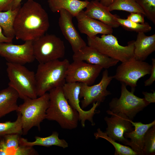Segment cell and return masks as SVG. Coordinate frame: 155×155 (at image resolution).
Listing matches in <instances>:
<instances>
[{
	"instance_id": "obj_34",
	"label": "cell",
	"mask_w": 155,
	"mask_h": 155,
	"mask_svg": "<svg viewBox=\"0 0 155 155\" xmlns=\"http://www.w3.org/2000/svg\"><path fill=\"white\" fill-rule=\"evenodd\" d=\"M14 0H0V11L12 9Z\"/></svg>"
},
{
	"instance_id": "obj_39",
	"label": "cell",
	"mask_w": 155,
	"mask_h": 155,
	"mask_svg": "<svg viewBox=\"0 0 155 155\" xmlns=\"http://www.w3.org/2000/svg\"><path fill=\"white\" fill-rule=\"evenodd\" d=\"M97 0V1H100L101 0Z\"/></svg>"
},
{
	"instance_id": "obj_1",
	"label": "cell",
	"mask_w": 155,
	"mask_h": 155,
	"mask_svg": "<svg viewBox=\"0 0 155 155\" xmlns=\"http://www.w3.org/2000/svg\"><path fill=\"white\" fill-rule=\"evenodd\" d=\"M49 26L48 13L41 5L28 0L17 14L13 29L16 39L33 41L44 34Z\"/></svg>"
},
{
	"instance_id": "obj_8",
	"label": "cell",
	"mask_w": 155,
	"mask_h": 155,
	"mask_svg": "<svg viewBox=\"0 0 155 155\" xmlns=\"http://www.w3.org/2000/svg\"><path fill=\"white\" fill-rule=\"evenodd\" d=\"M121 83L120 96L112 99L109 103V110L114 113L123 114L133 121L137 114L150 103L144 98L135 95L134 92L129 91L124 84Z\"/></svg>"
},
{
	"instance_id": "obj_17",
	"label": "cell",
	"mask_w": 155,
	"mask_h": 155,
	"mask_svg": "<svg viewBox=\"0 0 155 155\" xmlns=\"http://www.w3.org/2000/svg\"><path fill=\"white\" fill-rule=\"evenodd\" d=\"M78 27L80 32L91 37L98 34H112L113 28L101 22L86 16L84 11H80L75 16Z\"/></svg>"
},
{
	"instance_id": "obj_36",
	"label": "cell",
	"mask_w": 155,
	"mask_h": 155,
	"mask_svg": "<svg viewBox=\"0 0 155 155\" xmlns=\"http://www.w3.org/2000/svg\"><path fill=\"white\" fill-rule=\"evenodd\" d=\"M13 39L5 36L2 31V29L0 26V43L2 42H12Z\"/></svg>"
},
{
	"instance_id": "obj_15",
	"label": "cell",
	"mask_w": 155,
	"mask_h": 155,
	"mask_svg": "<svg viewBox=\"0 0 155 155\" xmlns=\"http://www.w3.org/2000/svg\"><path fill=\"white\" fill-rule=\"evenodd\" d=\"M58 24L65 38L71 45L73 51L75 53L87 45L75 27L71 14L65 9L60 11Z\"/></svg>"
},
{
	"instance_id": "obj_10",
	"label": "cell",
	"mask_w": 155,
	"mask_h": 155,
	"mask_svg": "<svg viewBox=\"0 0 155 155\" xmlns=\"http://www.w3.org/2000/svg\"><path fill=\"white\" fill-rule=\"evenodd\" d=\"M113 79V76L109 75L108 70L105 69L98 83L91 86L81 83L79 98H83L81 101V108L83 109L94 102L100 104L103 102L111 94L107 88Z\"/></svg>"
},
{
	"instance_id": "obj_7",
	"label": "cell",
	"mask_w": 155,
	"mask_h": 155,
	"mask_svg": "<svg viewBox=\"0 0 155 155\" xmlns=\"http://www.w3.org/2000/svg\"><path fill=\"white\" fill-rule=\"evenodd\" d=\"M35 59L42 63L63 58L65 48L63 41L53 34H46L33 41Z\"/></svg>"
},
{
	"instance_id": "obj_12",
	"label": "cell",
	"mask_w": 155,
	"mask_h": 155,
	"mask_svg": "<svg viewBox=\"0 0 155 155\" xmlns=\"http://www.w3.org/2000/svg\"><path fill=\"white\" fill-rule=\"evenodd\" d=\"M0 56L7 62L24 65L33 62L35 59L33 41H27L21 44L12 42L0 43Z\"/></svg>"
},
{
	"instance_id": "obj_9",
	"label": "cell",
	"mask_w": 155,
	"mask_h": 155,
	"mask_svg": "<svg viewBox=\"0 0 155 155\" xmlns=\"http://www.w3.org/2000/svg\"><path fill=\"white\" fill-rule=\"evenodd\" d=\"M152 65L135 58L121 62L117 67L113 79L124 84L131 88V91L134 92L139 80L150 73Z\"/></svg>"
},
{
	"instance_id": "obj_35",
	"label": "cell",
	"mask_w": 155,
	"mask_h": 155,
	"mask_svg": "<svg viewBox=\"0 0 155 155\" xmlns=\"http://www.w3.org/2000/svg\"><path fill=\"white\" fill-rule=\"evenodd\" d=\"M142 93L144 96V98L149 103L155 102V91H153L152 92H148L143 91Z\"/></svg>"
},
{
	"instance_id": "obj_32",
	"label": "cell",
	"mask_w": 155,
	"mask_h": 155,
	"mask_svg": "<svg viewBox=\"0 0 155 155\" xmlns=\"http://www.w3.org/2000/svg\"><path fill=\"white\" fill-rule=\"evenodd\" d=\"M144 15L138 13H131L127 19L135 22L143 24L145 23Z\"/></svg>"
},
{
	"instance_id": "obj_14",
	"label": "cell",
	"mask_w": 155,
	"mask_h": 155,
	"mask_svg": "<svg viewBox=\"0 0 155 155\" xmlns=\"http://www.w3.org/2000/svg\"><path fill=\"white\" fill-rule=\"evenodd\" d=\"M107 113L111 115L109 117H105L104 120L107 127L104 132L106 135L115 141L121 142L125 145L128 146L129 140L124 135L125 133L129 132L134 130V128L129 121V119L123 114L114 113L109 110Z\"/></svg>"
},
{
	"instance_id": "obj_26",
	"label": "cell",
	"mask_w": 155,
	"mask_h": 155,
	"mask_svg": "<svg viewBox=\"0 0 155 155\" xmlns=\"http://www.w3.org/2000/svg\"><path fill=\"white\" fill-rule=\"evenodd\" d=\"M107 7L110 11L121 10L130 13H140L145 15L143 10L135 0H113Z\"/></svg>"
},
{
	"instance_id": "obj_29",
	"label": "cell",
	"mask_w": 155,
	"mask_h": 155,
	"mask_svg": "<svg viewBox=\"0 0 155 155\" xmlns=\"http://www.w3.org/2000/svg\"><path fill=\"white\" fill-rule=\"evenodd\" d=\"M119 25L122 26L126 30L137 32L145 33L150 31L152 27L148 23L143 24L137 23L131 21L127 19L116 18Z\"/></svg>"
},
{
	"instance_id": "obj_18",
	"label": "cell",
	"mask_w": 155,
	"mask_h": 155,
	"mask_svg": "<svg viewBox=\"0 0 155 155\" xmlns=\"http://www.w3.org/2000/svg\"><path fill=\"white\" fill-rule=\"evenodd\" d=\"M84 11L85 14L106 24L112 28L119 26L115 15L112 14L108 7L103 5L99 1L93 0L90 2Z\"/></svg>"
},
{
	"instance_id": "obj_2",
	"label": "cell",
	"mask_w": 155,
	"mask_h": 155,
	"mask_svg": "<svg viewBox=\"0 0 155 155\" xmlns=\"http://www.w3.org/2000/svg\"><path fill=\"white\" fill-rule=\"evenodd\" d=\"M49 92V104L46 119L56 121L63 129L76 128L79 121V113L69 103L62 87L53 88Z\"/></svg>"
},
{
	"instance_id": "obj_23",
	"label": "cell",
	"mask_w": 155,
	"mask_h": 155,
	"mask_svg": "<svg viewBox=\"0 0 155 155\" xmlns=\"http://www.w3.org/2000/svg\"><path fill=\"white\" fill-rule=\"evenodd\" d=\"M35 140L33 142L28 141L27 139L20 137V145L33 147L35 146H39L48 147L55 146L63 148L68 147L67 142L64 139H60L59 137V133L56 131H53L50 135L41 137L36 136Z\"/></svg>"
},
{
	"instance_id": "obj_13",
	"label": "cell",
	"mask_w": 155,
	"mask_h": 155,
	"mask_svg": "<svg viewBox=\"0 0 155 155\" xmlns=\"http://www.w3.org/2000/svg\"><path fill=\"white\" fill-rule=\"evenodd\" d=\"M62 87L64 96L69 103L78 112L79 121H80L82 126L85 127L86 120L90 122L92 125H94L95 124L93 120V117L95 114L98 113L96 109L100 104L97 102H94L90 109L84 111L80 104L81 83L66 82Z\"/></svg>"
},
{
	"instance_id": "obj_6",
	"label": "cell",
	"mask_w": 155,
	"mask_h": 155,
	"mask_svg": "<svg viewBox=\"0 0 155 155\" xmlns=\"http://www.w3.org/2000/svg\"><path fill=\"white\" fill-rule=\"evenodd\" d=\"M19 106L16 112L22 116L23 135H26L33 127L40 130V124L46 119V111L49 104V93L34 99L29 98L24 100Z\"/></svg>"
},
{
	"instance_id": "obj_11",
	"label": "cell",
	"mask_w": 155,
	"mask_h": 155,
	"mask_svg": "<svg viewBox=\"0 0 155 155\" xmlns=\"http://www.w3.org/2000/svg\"><path fill=\"white\" fill-rule=\"evenodd\" d=\"M103 68L82 61L69 63L67 72L66 82H79L91 85L94 82Z\"/></svg>"
},
{
	"instance_id": "obj_19",
	"label": "cell",
	"mask_w": 155,
	"mask_h": 155,
	"mask_svg": "<svg viewBox=\"0 0 155 155\" xmlns=\"http://www.w3.org/2000/svg\"><path fill=\"white\" fill-rule=\"evenodd\" d=\"M129 121L134 127V130L124 134L126 138L130 139L128 146L137 155H143L144 138L145 133L150 127L155 125V120L148 124H144L141 122H133L129 119Z\"/></svg>"
},
{
	"instance_id": "obj_25",
	"label": "cell",
	"mask_w": 155,
	"mask_h": 155,
	"mask_svg": "<svg viewBox=\"0 0 155 155\" xmlns=\"http://www.w3.org/2000/svg\"><path fill=\"white\" fill-rule=\"evenodd\" d=\"M21 135L18 134L5 135L0 137V155H14L20 146Z\"/></svg>"
},
{
	"instance_id": "obj_5",
	"label": "cell",
	"mask_w": 155,
	"mask_h": 155,
	"mask_svg": "<svg viewBox=\"0 0 155 155\" xmlns=\"http://www.w3.org/2000/svg\"><path fill=\"white\" fill-rule=\"evenodd\" d=\"M88 45L100 53L121 62L135 58L134 54V40L130 41L126 46L120 45L117 38L112 34H102L87 37Z\"/></svg>"
},
{
	"instance_id": "obj_33",
	"label": "cell",
	"mask_w": 155,
	"mask_h": 155,
	"mask_svg": "<svg viewBox=\"0 0 155 155\" xmlns=\"http://www.w3.org/2000/svg\"><path fill=\"white\" fill-rule=\"evenodd\" d=\"M152 67L150 73V76L144 82V85L145 86H149L152 85L155 80V59H152Z\"/></svg>"
},
{
	"instance_id": "obj_24",
	"label": "cell",
	"mask_w": 155,
	"mask_h": 155,
	"mask_svg": "<svg viewBox=\"0 0 155 155\" xmlns=\"http://www.w3.org/2000/svg\"><path fill=\"white\" fill-rule=\"evenodd\" d=\"M21 6L14 9L0 11V26L7 37L13 39L15 37L13 24L17 14Z\"/></svg>"
},
{
	"instance_id": "obj_22",
	"label": "cell",
	"mask_w": 155,
	"mask_h": 155,
	"mask_svg": "<svg viewBox=\"0 0 155 155\" xmlns=\"http://www.w3.org/2000/svg\"><path fill=\"white\" fill-rule=\"evenodd\" d=\"M19 98L17 92L10 86L0 91V118L17 111L18 107L17 101Z\"/></svg>"
},
{
	"instance_id": "obj_27",
	"label": "cell",
	"mask_w": 155,
	"mask_h": 155,
	"mask_svg": "<svg viewBox=\"0 0 155 155\" xmlns=\"http://www.w3.org/2000/svg\"><path fill=\"white\" fill-rule=\"evenodd\" d=\"M94 135L96 139L103 138L111 143L115 148V155H137L131 147L116 142L99 128L97 129L96 132L94 133Z\"/></svg>"
},
{
	"instance_id": "obj_28",
	"label": "cell",
	"mask_w": 155,
	"mask_h": 155,
	"mask_svg": "<svg viewBox=\"0 0 155 155\" xmlns=\"http://www.w3.org/2000/svg\"><path fill=\"white\" fill-rule=\"evenodd\" d=\"M17 113V118L15 121L0 123V137L10 134H23L22 116L20 113Z\"/></svg>"
},
{
	"instance_id": "obj_3",
	"label": "cell",
	"mask_w": 155,
	"mask_h": 155,
	"mask_svg": "<svg viewBox=\"0 0 155 155\" xmlns=\"http://www.w3.org/2000/svg\"><path fill=\"white\" fill-rule=\"evenodd\" d=\"M69 63L67 59L39 63L35 73L37 96H40L53 88L63 85L66 82Z\"/></svg>"
},
{
	"instance_id": "obj_4",
	"label": "cell",
	"mask_w": 155,
	"mask_h": 155,
	"mask_svg": "<svg viewBox=\"0 0 155 155\" xmlns=\"http://www.w3.org/2000/svg\"><path fill=\"white\" fill-rule=\"evenodd\" d=\"M8 86L15 89L24 100L37 98L35 73L23 65L7 62Z\"/></svg>"
},
{
	"instance_id": "obj_38",
	"label": "cell",
	"mask_w": 155,
	"mask_h": 155,
	"mask_svg": "<svg viewBox=\"0 0 155 155\" xmlns=\"http://www.w3.org/2000/svg\"><path fill=\"white\" fill-rule=\"evenodd\" d=\"M113 0H101L100 2L103 5L108 7L113 2Z\"/></svg>"
},
{
	"instance_id": "obj_30",
	"label": "cell",
	"mask_w": 155,
	"mask_h": 155,
	"mask_svg": "<svg viewBox=\"0 0 155 155\" xmlns=\"http://www.w3.org/2000/svg\"><path fill=\"white\" fill-rule=\"evenodd\" d=\"M143 153V155H155V125L149 129L145 133Z\"/></svg>"
},
{
	"instance_id": "obj_37",
	"label": "cell",
	"mask_w": 155,
	"mask_h": 155,
	"mask_svg": "<svg viewBox=\"0 0 155 155\" xmlns=\"http://www.w3.org/2000/svg\"><path fill=\"white\" fill-rule=\"evenodd\" d=\"M22 0H14L12 7V9H14L21 6V3Z\"/></svg>"
},
{
	"instance_id": "obj_16",
	"label": "cell",
	"mask_w": 155,
	"mask_h": 155,
	"mask_svg": "<svg viewBox=\"0 0 155 155\" xmlns=\"http://www.w3.org/2000/svg\"><path fill=\"white\" fill-rule=\"evenodd\" d=\"M73 61H82L90 64L100 66L107 69L114 66L119 62L100 53L95 49L86 45L74 53Z\"/></svg>"
},
{
	"instance_id": "obj_21",
	"label": "cell",
	"mask_w": 155,
	"mask_h": 155,
	"mask_svg": "<svg viewBox=\"0 0 155 155\" xmlns=\"http://www.w3.org/2000/svg\"><path fill=\"white\" fill-rule=\"evenodd\" d=\"M49 6L53 13L65 9L75 17L81 11L86 7L89 1L88 0H48Z\"/></svg>"
},
{
	"instance_id": "obj_31",
	"label": "cell",
	"mask_w": 155,
	"mask_h": 155,
	"mask_svg": "<svg viewBox=\"0 0 155 155\" xmlns=\"http://www.w3.org/2000/svg\"><path fill=\"white\" fill-rule=\"evenodd\" d=\"M143 10L147 18L155 24V0H135Z\"/></svg>"
},
{
	"instance_id": "obj_20",
	"label": "cell",
	"mask_w": 155,
	"mask_h": 155,
	"mask_svg": "<svg viewBox=\"0 0 155 155\" xmlns=\"http://www.w3.org/2000/svg\"><path fill=\"white\" fill-rule=\"evenodd\" d=\"M134 46L135 59L145 61L155 51V34L147 36L144 33H138Z\"/></svg>"
}]
</instances>
